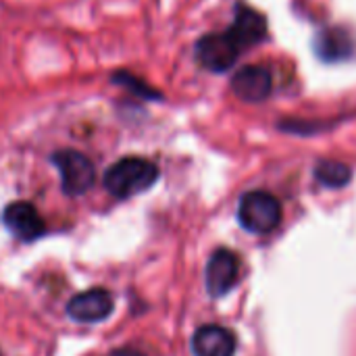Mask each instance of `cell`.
<instances>
[{
	"label": "cell",
	"mask_w": 356,
	"mask_h": 356,
	"mask_svg": "<svg viewBox=\"0 0 356 356\" xmlns=\"http://www.w3.org/2000/svg\"><path fill=\"white\" fill-rule=\"evenodd\" d=\"M113 356H144V355H140V353H136V350H117V353H113Z\"/></svg>",
	"instance_id": "obj_14"
},
{
	"label": "cell",
	"mask_w": 356,
	"mask_h": 356,
	"mask_svg": "<svg viewBox=\"0 0 356 356\" xmlns=\"http://www.w3.org/2000/svg\"><path fill=\"white\" fill-rule=\"evenodd\" d=\"M115 300L104 288H92L88 292L75 294L67 302V315L77 323H100L113 315Z\"/></svg>",
	"instance_id": "obj_6"
},
{
	"label": "cell",
	"mask_w": 356,
	"mask_h": 356,
	"mask_svg": "<svg viewBox=\"0 0 356 356\" xmlns=\"http://www.w3.org/2000/svg\"><path fill=\"white\" fill-rule=\"evenodd\" d=\"M238 338L223 325H202L192 336L194 356H236Z\"/></svg>",
	"instance_id": "obj_10"
},
{
	"label": "cell",
	"mask_w": 356,
	"mask_h": 356,
	"mask_svg": "<svg viewBox=\"0 0 356 356\" xmlns=\"http://www.w3.org/2000/svg\"><path fill=\"white\" fill-rule=\"evenodd\" d=\"M232 92L244 102H263L273 92V75L267 67L248 65L232 77Z\"/></svg>",
	"instance_id": "obj_9"
},
{
	"label": "cell",
	"mask_w": 356,
	"mask_h": 356,
	"mask_svg": "<svg viewBox=\"0 0 356 356\" xmlns=\"http://www.w3.org/2000/svg\"><path fill=\"white\" fill-rule=\"evenodd\" d=\"M194 54H196V60L200 63V67H204L207 71L225 73L238 63L242 50L232 40V35L227 31H223V33H207V35H202L196 42Z\"/></svg>",
	"instance_id": "obj_4"
},
{
	"label": "cell",
	"mask_w": 356,
	"mask_h": 356,
	"mask_svg": "<svg viewBox=\"0 0 356 356\" xmlns=\"http://www.w3.org/2000/svg\"><path fill=\"white\" fill-rule=\"evenodd\" d=\"M315 179L332 190H340L353 181V169L340 161H319L315 165Z\"/></svg>",
	"instance_id": "obj_12"
},
{
	"label": "cell",
	"mask_w": 356,
	"mask_h": 356,
	"mask_svg": "<svg viewBox=\"0 0 356 356\" xmlns=\"http://www.w3.org/2000/svg\"><path fill=\"white\" fill-rule=\"evenodd\" d=\"M267 31H269V27H267V19L263 13L254 10L252 6H248L244 2L236 4V17H234V23L229 25L227 33L240 46V50L261 44L267 38Z\"/></svg>",
	"instance_id": "obj_8"
},
{
	"label": "cell",
	"mask_w": 356,
	"mask_h": 356,
	"mask_svg": "<svg viewBox=\"0 0 356 356\" xmlns=\"http://www.w3.org/2000/svg\"><path fill=\"white\" fill-rule=\"evenodd\" d=\"M240 257L229 248H219L207 263L204 284L213 298H221L236 288L240 282Z\"/></svg>",
	"instance_id": "obj_5"
},
{
	"label": "cell",
	"mask_w": 356,
	"mask_h": 356,
	"mask_svg": "<svg viewBox=\"0 0 356 356\" xmlns=\"http://www.w3.org/2000/svg\"><path fill=\"white\" fill-rule=\"evenodd\" d=\"M159 179V167L142 156H125L113 163L102 177L104 190L115 198H131L150 190Z\"/></svg>",
	"instance_id": "obj_1"
},
{
	"label": "cell",
	"mask_w": 356,
	"mask_h": 356,
	"mask_svg": "<svg viewBox=\"0 0 356 356\" xmlns=\"http://www.w3.org/2000/svg\"><path fill=\"white\" fill-rule=\"evenodd\" d=\"M4 227L21 242H33L46 234V223L31 202H10L2 213Z\"/></svg>",
	"instance_id": "obj_7"
},
{
	"label": "cell",
	"mask_w": 356,
	"mask_h": 356,
	"mask_svg": "<svg viewBox=\"0 0 356 356\" xmlns=\"http://www.w3.org/2000/svg\"><path fill=\"white\" fill-rule=\"evenodd\" d=\"M315 50L321 60L338 63L350 58L355 52V40L348 29L344 27H325L315 38Z\"/></svg>",
	"instance_id": "obj_11"
},
{
	"label": "cell",
	"mask_w": 356,
	"mask_h": 356,
	"mask_svg": "<svg viewBox=\"0 0 356 356\" xmlns=\"http://www.w3.org/2000/svg\"><path fill=\"white\" fill-rule=\"evenodd\" d=\"M284 217L282 202L265 190H250L240 198L238 223L250 234H271Z\"/></svg>",
	"instance_id": "obj_2"
},
{
	"label": "cell",
	"mask_w": 356,
	"mask_h": 356,
	"mask_svg": "<svg viewBox=\"0 0 356 356\" xmlns=\"http://www.w3.org/2000/svg\"><path fill=\"white\" fill-rule=\"evenodd\" d=\"M113 83H119V86L131 90L136 96H142V98H146V100H161V98H163L161 92H156L152 86H148V83L142 81L140 77L131 75L129 71H117V73H113Z\"/></svg>",
	"instance_id": "obj_13"
},
{
	"label": "cell",
	"mask_w": 356,
	"mask_h": 356,
	"mask_svg": "<svg viewBox=\"0 0 356 356\" xmlns=\"http://www.w3.org/2000/svg\"><path fill=\"white\" fill-rule=\"evenodd\" d=\"M52 165L60 173V186L67 196H81L96 181L94 163L77 150H56Z\"/></svg>",
	"instance_id": "obj_3"
}]
</instances>
